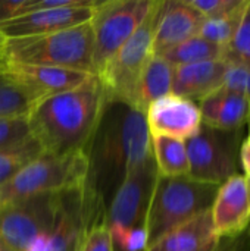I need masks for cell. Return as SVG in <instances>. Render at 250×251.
I'll return each instance as SVG.
<instances>
[{"instance_id": "1", "label": "cell", "mask_w": 250, "mask_h": 251, "mask_svg": "<svg viewBox=\"0 0 250 251\" xmlns=\"http://www.w3.org/2000/svg\"><path fill=\"white\" fill-rule=\"evenodd\" d=\"M85 154L84 191L105 204L130 172L153 159L146 115L122 103H108Z\"/></svg>"}, {"instance_id": "2", "label": "cell", "mask_w": 250, "mask_h": 251, "mask_svg": "<svg viewBox=\"0 0 250 251\" xmlns=\"http://www.w3.org/2000/svg\"><path fill=\"white\" fill-rule=\"evenodd\" d=\"M106 106L103 87L93 75L74 90L41 99L28 116L29 132L47 154L85 151Z\"/></svg>"}, {"instance_id": "3", "label": "cell", "mask_w": 250, "mask_h": 251, "mask_svg": "<svg viewBox=\"0 0 250 251\" xmlns=\"http://www.w3.org/2000/svg\"><path fill=\"white\" fill-rule=\"evenodd\" d=\"M3 62L66 68L94 75L91 24L85 22L44 35L7 38Z\"/></svg>"}, {"instance_id": "4", "label": "cell", "mask_w": 250, "mask_h": 251, "mask_svg": "<svg viewBox=\"0 0 250 251\" xmlns=\"http://www.w3.org/2000/svg\"><path fill=\"white\" fill-rule=\"evenodd\" d=\"M87 171L85 151L63 156L44 153L0 185V209L41 194L83 191Z\"/></svg>"}, {"instance_id": "5", "label": "cell", "mask_w": 250, "mask_h": 251, "mask_svg": "<svg viewBox=\"0 0 250 251\" xmlns=\"http://www.w3.org/2000/svg\"><path fill=\"white\" fill-rule=\"evenodd\" d=\"M217 191L218 185L200 182L190 176L164 178L158 175L144 221L147 247L178 225L209 210Z\"/></svg>"}, {"instance_id": "6", "label": "cell", "mask_w": 250, "mask_h": 251, "mask_svg": "<svg viewBox=\"0 0 250 251\" xmlns=\"http://www.w3.org/2000/svg\"><path fill=\"white\" fill-rule=\"evenodd\" d=\"M161 4L162 0L152 1L147 15L134 34L96 75L103 87L108 103H122L133 107L137 84L153 56V38Z\"/></svg>"}, {"instance_id": "7", "label": "cell", "mask_w": 250, "mask_h": 251, "mask_svg": "<svg viewBox=\"0 0 250 251\" xmlns=\"http://www.w3.org/2000/svg\"><path fill=\"white\" fill-rule=\"evenodd\" d=\"M243 141V129L221 131L202 124L196 135L186 143L192 179L221 185L237 175L239 151Z\"/></svg>"}, {"instance_id": "8", "label": "cell", "mask_w": 250, "mask_h": 251, "mask_svg": "<svg viewBox=\"0 0 250 251\" xmlns=\"http://www.w3.org/2000/svg\"><path fill=\"white\" fill-rule=\"evenodd\" d=\"M153 0H97L91 13L93 68L97 75L106 62L134 34Z\"/></svg>"}, {"instance_id": "9", "label": "cell", "mask_w": 250, "mask_h": 251, "mask_svg": "<svg viewBox=\"0 0 250 251\" xmlns=\"http://www.w3.org/2000/svg\"><path fill=\"white\" fill-rule=\"evenodd\" d=\"M63 193L35 196L0 209V241L7 251H25L40 235L52 232Z\"/></svg>"}, {"instance_id": "10", "label": "cell", "mask_w": 250, "mask_h": 251, "mask_svg": "<svg viewBox=\"0 0 250 251\" xmlns=\"http://www.w3.org/2000/svg\"><path fill=\"white\" fill-rule=\"evenodd\" d=\"M158 178L153 159L130 172L113 193L106 222L109 228H144V221Z\"/></svg>"}, {"instance_id": "11", "label": "cell", "mask_w": 250, "mask_h": 251, "mask_svg": "<svg viewBox=\"0 0 250 251\" xmlns=\"http://www.w3.org/2000/svg\"><path fill=\"white\" fill-rule=\"evenodd\" d=\"M212 224L218 238H230L250 228V181L234 175L218 187L211 207Z\"/></svg>"}, {"instance_id": "12", "label": "cell", "mask_w": 250, "mask_h": 251, "mask_svg": "<svg viewBox=\"0 0 250 251\" xmlns=\"http://www.w3.org/2000/svg\"><path fill=\"white\" fill-rule=\"evenodd\" d=\"M144 115L150 135H165L187 141L202 126L199 104L172 93L155 100Z\"/></svg>"}, {"instance_id": "13", "label": "cell", "mask_w": 250, "mask_h": 251, "mask_svg": "<svg viewBox=\"0 0 250 251\" xmlns=\"http://www.w3.org/2000/svg\"><path fill=\"white\" fill-rule=\"evenodd\" d=\"M96 3L97 0L94 1V4ZM94 4L29 12L18 18H13L10 21L1 22L0 32L4 37V40H7V38L44 35V34H52L68 28H74L81 24L90 22Z\"/></svg>"}, {"instance_id": "14", "label": "cell", "mask_w": 250, "mask_h": 251, "mask_svg": "<svg viewBox=\"0 0 250 251\" xmlns=\"http://www.w3.org/2000/svg\"><path fill=\"white\" fill-rule=\"evenodd\" d=\"M203 22L205 18L187 0H162L153 38V56H161L199 35Z\"/></svg>"}, {"instance_id": "15", "label": "cell", "mask_w": 250, "mask_h": 251, "mask_svg": "<svg viewBox=\"0 0 250 251\" xmlns=\"http://www.w3.org/2000/svg\"><path fill=\"white\" fill-rule=\"evenodd\" d=\"M0 69L9 76L19 81L21 84L31 88L32 91H35L43 99L47 96L74 90L93 76L91 74L66 68L24 65L13 62H1Z\"/></svg>"}, {"instance_id": "16", "label": "cell", "mask_w": 250, "mask_h": 251, "mask_svg": "<svg viewBox=\"0 0 250 251\" xmlns=\"http://www.w3.org/2000/svg\"><path fill=\"white\" fill-rule=\"evenodd\" d=\"M228 63L224 60H208L174 66L172 94L202 101L224 85Z\"/></svg>"}, {"instance_id": "17", "label": "cell", "mask_w": 250, "mask_h": 251, "mask_svg": "<svg viewBox=\"0 0 250 251\" xmlns=\"http://www.w3.org/2000/svg\"><path fill=\"white\" fill-rule=\"evenodd\" d=\"M220 241L209 209L171 229L146 251H215Z\"/></svg>"}, {"instance_id": "18", "label": "cell", "mask_w": 250, "mask_h": 251, "mask_svg": "<svg viewBox=\"0 0 250 251\" xmlns=\"http://www.w3.org/2000/svg\"><path fill=\"white\" fill-rule=\"evenodd\" d=\"M202 124L221 131H240L248 122L250 101L224 85L199 101Z\"/></svg>"}, {"instance_id": "19", "label": "cell", "mask_w": 250, "mask_h": 251, "mask_svg": "<svg viewBox=\"0 0 250 251\" xmlns=\"http://www.w3.org/2000/svg\"><path fill=\"white\" fill-rule=\"evenodd\" d=\"M172 74H174L172 65H169L161 56H152L137 84L133 107L144 113L146 109L155 100L171 94Z\"/></svg>"}, {"instance_id": "20", "label": "cell", "mask_w": 250, "mask_h": 251, "mask_svg": "<svg viewBox=\"0 0 250 251\" xmlns=\"http://www.w3.org/2000/svg\"><path fill=\"white\" fill-rule=\"evenodd\" d=\"M150 144L153 162L159 176H189L190 165L184 141L165 135H150Z\"/></svg>"}, {"instance_id": "21", "label": "cell", "mask_w": 250, "mask_h": 251, "mask_svg": "<svg viewBox=\"0 0 250 251\" xmlns=\"http://www.w3.org/2000/svg\"><path fill=\"white\" fill-rule=\"evenodd\" d=\"M43 97L0 69V119L28 118Z\"/></svg>"}, {"instance_id": "22", "label": "cell", "mask_w": 250, "mask_h": 251, "mask_svg": "<svg viewBox=\"0 0 250 251\" xmlns=\"http://www.w3.org/2000/svg\"><path fill=\"white\" fill-rule=\"evenodd\" d=\"M222 56H224V47L217 46L199 35L161 54V57H164L172 66L199 63L208 60H222Z\"/></svg>"}, {"instance_id": "23", "label": "cell", "mask_w": 250, "mask_h": 251, "mask_svg": "<svg viewBox=\"0 0 250 251\" xmlns=\"http://www.w3.org/2000/svg\"><path fill=\"white\" fill-rule=\"evenodd\" d=\"M44 154L38 141L29 135L18 146L0 151V185L9 181L19 169Z\"/></svg>"}, {"instance_id": "24", "label": "cell", "mask_w": 250, "mask_h": 251, "mask_svg": "<svg viewBox=\"0 0 250 251\" xmlns=\"http://www.w3.org/2000/svg\"><path fill=\"white\" fill-rule=\"evenodd\" d=\"M248 1H245L243 6H240L237 10L225 15V16H221V18H214V19H205L202 28H200V32H199V37L217 44V46H221V47H225L234 37L240 22H242V18H243V13H245V9L248 6Z\"/></svg>"}, {"instance_id": "25", "label": "cell", "mask_w": 250, "mask_h": 251, "mask_svg": "<svg viewBox=\"0 0 250 251\" xmlns=\"http://www.w3.org/2000/svg\"><path fill=\"white\" fill-rule=\"evenodd\" d=\"M222 60L230 65L243 66L250 72V0L233 40L224 47Z\"/></svg>"}, {"instance_id": "26", "label": "cell", "mask_w": 250, "mask_h": 251, "mask_svg": "<svg viewBox=\"0 0 250 251\" xmlns=\"http://www.w3.org/2000/svg\"><path fill=\"white\" fill-rule=\"evenodd\" d=\"M77 251H115L106 216H99L85 226Z\"/></svg>"}, {"instance_id": "27", "label": "cell", "mask_w": 250, "mask_h": 251, "mask_svg": "<svg viewBox=\"0 0 250 251\" xmlns=\"http://www.w3.org/2000/svg\"><path fill=\"white\" fill-rule=\"evenodd\" d=\"M29 135L28 118L0 119V151L18 146Z\"/></svg>"}, {"instance_id": "28", "label": "cell", "mask_w": 250, "mask_h": 251, "mask_svg": "<svg viewBox=\"0 0 250 251\" xmlns=\"http://www.w3.org/2000/svg\"><path fill=\"white\" fill-rule=\"evenodd\" d=\"M113 246L118 244L122 251L147 250V234L144 228L127 229V228H109Z\"/></svg>"}, {"instance_id": "29", "label": "cell", "mask_w": 250, "mask_h": 251, "mask_svg": "<svg viewBox=\"0 0 250 251\" xmlns=\"http://www.w3.org/2000/svg\"><path fill=\"white\" fill-rule=\"evenodd\" d=\"M187 1L205 19H214L237 10L240 6L245 4L246 0H187Z\"/></svg>"}, {"instance_id": "30", "label": "cell", "mask_w": 250, "mask_h": 251, "mask_svg": "<svg viewBox=\"0 0 250 251\" xmlns=\"http://www.w3.org/2000/svg\"><path fill=\"white\" fill-rule=\"evenodd\" d=\"M224 87L240 93L250 101V72L239 65H230L225 72Z\"/></svg>"}, {"instance_id": "31", "label": "cell", "mask_w": 250, "mask_h": 251, "mask_svg": "<svg viewBox=\"0 0 250 251\" xmlns=\"http://www.w3.org/2000/svg\"><path fill=\"white\" fill-rule=\"evenodd\" d=\"M215 251H250V228L237 237L221 238Z\"/></svg>"}, {"instance_id": "32", "label": "cell", "mask_w": 250, "mask_h": 251, "mask_svg": "<svg viewBox=\"0 0 250 251\" xmlns=\"http://www.w3.org/2000/svg\"><path fill=\"white\" fill-rule=\"evenodd\" d=\"M239 162H240V168L245 172L243 175L246 178H250V138L242 141L240 151H239Z\"/></svg>"}, {"instance_id": "33", "label": "cell", "mask_w": 250, "mask_h": 251, "mask_svg": "<svg viewBox=\"0 0 250 251\" xmlns=\"http://www.w3.org/2000/svg\"><path fill=\"white\" fill-rule=\"evenodd\" d=\"M3 47H4V37L0 32V63L3 62Z\"/></svg>"}, {"instance_id": "34", "label": "cell", "mask_w": 250, "mask_h": 251, "mask_svg": "<svg viewBox=\"0 0 250 251\" xmlns=\"http://www.w3.org/2000/svg\"><path fill=\"white\" fill-rule=\"evenodd\" d=\"M248 138H250V112H249V118H248Z\"/></svg>"}, {"instance_id": "35", "label": "cell", "mask_w": 250, "mask_h": 251, "mask_svg": "<svg viewBox=\"0 0 250 251\" xmlns=\"http://www.w3.org/2000/svg\"><path fill=\"white\" fill-rule=\"evenodd\" d=\"M0 251H7L6 249H4V246L1 244V241H0Z\"/></svg>"}, {"instance_id": "36", "label": "cell", "mask_w": 250, "mask_h": 251, "mask_svg": "<svg viewBox=\"0 0 250 251\" xmlns=\"http://www.w3.org/2000/svg\"><path fill=\"white\" fill-rule=\"evenodd\" d=\"M249 181H250V178H249Z\"/></svg>"}]
</instances>
